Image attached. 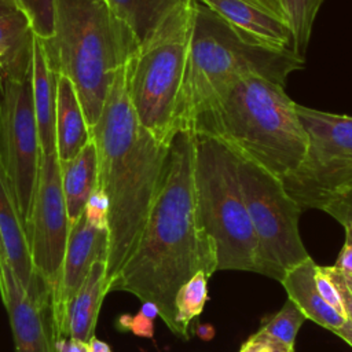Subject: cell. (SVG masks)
<instances>
[{
	"label": "cell",
	"mask_w": 352,
	"mask_h": 352,
	"mask_svg": "<svg viewBox=\"0 0 352 352\" xmlns=\"http://www.w3.org/2000/svg\"><path fill=\"white\" fill-rule=\"evenodd\" d=\"M194 162V133L176 132L143 231L109 286V293L126 292L142 302L155 304L160 318L176 336L177 290L197 272L209 278L217 271L214 245L197 217Z\"/></svg>",
	"instance_id": "1"
},
{
	"label": "cell",
	"mask_w": 352,
	"mask_h": 352,
	"mask_svg": "<svg viewBox=\"0 0 352 352\" xmlns=\"http://www.w3.org/2000/svg\"><path fill=\"white\" fill-rule=\"evenodd\" d=\"M124 66L109 89L98 121L91 126L99 187L109 202V286L138 243L169 150V144L154 139L138 121L126 95Z\"/></svg>",
	"instance_id": "2"
},
{
	"label": "cell",
	"mask_w": 352,
	"mask_h": 352,
	"mask_svg": "<svg viewBox=\"0 0 352 352\" xmlns=\"http://www.w3.org/2000/svg\"><path fill=\"white\" fill-rule=\"evenodd\" d=\"M206 135L278 179L301 164L308 136L285 87L256 74L238 78L192 121Z\"/></svg>",
	"instance_id": "3"
},
{
	"label": "cell",
	"mask_w": 352,
	"mask_h": 352,
	"mask_svg": "<svg viewBox=\"0 0 352 352\" xmlns=\"http://www.w3.org/2000/svg\"><path fill=\"white\" fill-rule=\"evenodd\" d=\"M194 16L176 132L190 131L195 117L238 78L256 74L285 87L304 67V58L258 44L228 25L205 4L192 0Z\"/></svg>",
	"instance_id": "4"
},
{
	"label": "cell",
	"mask_w": 352,
	"mask_h": 352,
	"mask_svg": "<svg viewBox=\"0 0 352 352\" xmlns=\"http://www.w3.org/2000/svg\"><path fill=\"white\" fill-rule=\"evenodd\" d=\"M44 44L54 70L72 81L94 126L138 40L103 0H54V32Z\"/></svg>",
	"instance_id": "5"
},
{
	"label": "cell",
	"mask_w": 352,
	"mask_h": 352,
	"mask_svg": "<svg viewBox=\"0 0 352 352\" xmlns=\"http://www.w3.org/2000/svg\"><path fill=\"white\" fill-rule=\"evenodd\" d=\"M195 208L212 239L217 271H252L268 276L242 195L236 155L219 140L194 133Z\"/></svg>",
	"instance_id": "6"
},
{
	"label": "cell",
	"mask_w": 352,
	"mask_h": 352,
	"mask_svg": "<svg viewBox=\"0 0 352 352\" xmlns=\"http://www.w3.org/2000/svg\"><path fill=\"white\" fill-rule=\"evenodd\" d=\"M192 16V0L180 1L124 66L126 95L138 121L164 144L176 135Z\"/></svg>",
	"instance_id": "7"
},
{
	"label": "cell",
	"mask_w": 352,
	"mask_h": 352,
	"mask_svg": "<svg viewBox=\"0 0 352 352\" xmlns=\"http://www.w3.org/2000/svg\"><path fill=\"white\" fill-rule=\"evenodd\" d=\"M308 136L298 168L280 179L286 192L302 209H319L352 191V117L297 104Z\"/></svg>",
	"instance_id": "8"
},
{
	"label": "cell",
	"mask_w": 352,
	"mask_h": 352,
	"mask_svg": "<svg viewBox=\"0 0 352 352\" xmlns=\"http://www.w3.org/2000/svg\"><path fill=\"white\" fill-rule=\"evenodd\" d=\"M238 160L245 205L268 276L280 282L285 272L309 258L298 231L302 209L286 192L280 179L258 165Z\"/></svg>",
	"instance_id": "9"
},
{
	"label": "cell",
	"mask_w": 352,
	"mask_h": 352,
	"mask_svg": "<svg viewBox=\"0 0 352 352\" xmlns=\"http://www.w3.org/2000/svg\"><path fill=\"white\" fill-rule=\"evenodd\" d=\"M40 158L30 63L19 72H0V162L25 228L37 184Z\"/></svg>",
	"instance_id": "10"
},
{
	"label": "cell",
	"mask_w": 352,
	"mask_h": 352,
	"mask_svg": "<svg viewBox=\"0 0 352 352\" xmlns=\"http://www.w3.org/2000/svg\"><path fill=\"white\" fill-rule=\"evenodd\" d=\"M70 226L56 153L41 154L26 235L34 275L51 296L59 285Z\"/></svg>",
	"instance_id": "11"
},
{
	"label": "cell",
	"mask_w": 352,
	"mask_h": 352,
	"mask_svg": "<svg viewBox=\"0 0 352 352\" xmlns=\"http://www.w3.org/2000/svg\"><path fill=\"white\" fill-rule=\"evenodd\" d=\"M109 231L92 224L84 214L72 221L69 239L62 263L58 289L51 296V309L56 338H65L69 305L85 280L92 264L99 258L107 260Z\"/></svg>",
	"instance_id": "12"
},
{
	"label": "cell",
	"mask_w": 352,
	"mask_h": 352,
	"mask_svg": "<svg viewBox=\"0 0 352 352\" xmlns=\"http://www.w3.org/2000/svg\"><path fill=\"white\" fill-rule=\"evenodd\" d=\"M3 265L4 289L1 301L10 318L15 352H60L56 338L51 294L28 293L12 271Z\"/></svg>",
	"instance_id": "13"
},
{
	"label": "cell",
	"mask_w": 352,
	"mask_h": 352,
	"mask_svg": "<svg viewBox=\"0 0 352 352\" xmlns=\"http://www.w3.org/2000/svg\"><path fill=\"white\" fill-rule=\"evenodd\" d=\"M258 44L293 52V36L286 19L263 0H198Z\"/></svg>",
	"instance_id": "14"
},
{
	"label": "cell",
	"mask_w": 352,
	"mask_h": 352,
	"mask_svg": "<svg viewBox=\"0 0 352 352\" xmlns=\"http://www.w3.org/2000/svg\"><path fill=\"white\" fill-rule=\"evenodd\" d=\"M0 250L3 263L12 271L21 286L32 294L51 292L34 275L26 228L10 190L0 162Z\"/></svg>",
	"instance_id": "15"
},
{
	"label": "cell",
	"mask_w": 352,
	"mask_h": 352,
	"mask_svg": "<svg viewBox=\"0 0 352 352\" xmlns=\"http://www.w3.org/2000/svg\"><path fill=\"white\" fill-rule=\"evenodd\" d=\"M315 265L316 263L309 257L285 272L280 283L287 298L298 307L307 319L334 333L352 346V323L319 296L314 279Z\"/></svg>",
	"instance_id": "16"
},
{
	"label": "cell",
	"mask_w": 352,
	"mask_h": 352,
	"mask_svg": "<svg viewBox=\"0 0 352 352\" xmlns=\"http://www.w3.org/2000/svg\"><path fill=\"white\" fill-rule=\"evenodd\" d=\"M32 100L41 154L55 153L56 72L51 65L44 40L36 34L32 43Z\"/></svg>",
	"instance_id": "17"
},
{
	"label": "cell",
	"mask_w": 352,
	"mask_h": 352,
	"mask_svg": "<svg viewBox=\"0 0 352 352\" xmlns=\"http://www.w3.org/2000/svg\"><path fill=\"white\" fill-rule=\"evenodd\" d=\"M91 140V128L72 81L56 73L55 153L58 160H72Z\"/></svg>",
	"instance_id": "18"
},
{
	"label": "cell",
	"mask_w": 352,
	"mask_h": 352,
	"mask_svg": "<svg viewBox=\"0 0 352 352\" xmlns=\"http://www.w3.org/2000/svg\"><path fill=\"white\" fill-rule=\"evenodd\" d=\"M107 293V260L99 258L92 264L85 280L69 305L65 338L88 344L95 337L98 316Z\"/></svg>",
	"instance_id": "19"
},
{
	"label": "cell",
	"mask_w": 352,
	"mask_h": 352,
	"mask_svg": "<svg viewBox=\"0 0 352 352\" xmlns=\"http://www.w3.org/2000/svg\"><path fill=\"white\" fill-rule=\"evenodd\" d=\"M59 170L67 214L70 221H74L84 212L89 197L99 184L98 154L94 140L72 160L59 161Z\"/></svg>",
	"instance_id": "20"
},
{
	"label": "cell",
	"mask_w": 352,
	"mask_h": 352,
	"mask_svg": "<svg viewBox=\"0 0 352 352\" xmlns=\"http://www.w3.org/2000/svg\"><path fill=\"white\" fill-rule=\"evenodd\" d=\"M33 34L22 11L0 16V72H19L30 66Z\"/></svg>",
	"instance_id": "21"
},
{
	"label": "cell",
	"mask_w": 352,
	"mask_h": 352,
	"mask_svg": "<svg viewBox=\"0 0 352 352\" xmlns=\"http://www.w3.org/2000/svg\"><path fill=\"white\" fill-rule=\"evenodd\" d=\"M126 25L139 44L151 36L164 18L183 0H103Z\"/></svg>",
	"instance_id": "22"
},
{
	"label": "cell",
	"mask_w": 352,
	"mask_h": 352,
	"mask_svg": "<svg viewBox=\"0 0 352 352\" xmlns=\"http://www.w3.org/2000/svg\"><path fill=\"white\" fill-rule=\"evenodd\" d=\"M208 279L209 278L204 272H197L176 293L175 308L177 337L183 340H188L190 323L205 307L208 300Z\"/></svg>",
	"instance_id": "23"
},
{
	"label": "cell",
	"mask_w": 352,
	"mask_h": 352,
	"mask_svg": "<svg viewBox=\"0 0 352 352\" xmlns=\"http://www.w3.org/2000/svg\"><path fill=\"white\" fill-rule=\"evenodd\" d=\"M324 0H280L293 36V52L304 58L316 14Z\"/></svg>",
	"instance_id": "24"
},
{
	"label": "cell",
	"mask_w": 352,
	"mask_h": 352,
	"mask_svg": "<svg viewBox=\"0 0 352 352\" xmlns=\"http://www.w3.org/2000/svg\"><path fill=\"white\" fill-rule=\"evenodd\" d=\"M305 320V315L292 300L287 298L283 307L274 316L265 320L258 330L294 351L296 336Z\"/></svg>",
	"instance_id": "25"
},
{
	"label": "cell",
	"mask_w": 352,
	"mask_h": 352,
	"mask_svg": "<svg viewBox=\"0 0 352 352\" xmlns=\"http://www.w3.org/2000/svg\"><path fill=\"white\" fill-rule=\"evenodd\" d=\"M314 279H315V286L319 293V296L330 305L333 307L337 312H340L342 316H345L342 301L340 297V293L337 287L334 286L331 278L329 276L324 265H315V272H314ZM346 318V316H345Z\"/></svg>",
	"instance_id": "26"
},
{
	"label": "cell",
	"mask_w": 352,
	"mask_h": 352,
	"mask_svg": "<svg viewBox=\"0 0 352 352\" xmlns=\"http://www.w3.org/2000/svg\"><path fill=\"white\" fill-rule=\"evenodd\" d=\"M84 214L92 224L107 228L109 202L104 192L99 187V184H98V188L89 197L84 209Z\"/></svg>",
	"instance_id": "27"
},
{
	"label": "cell",
	"mask_w": 352,
	"mask_h": 352,
	"mask_svg": "<svg viewBox=\"0 0 352 352\" xmlns=\"http://www.w3.org/2000/svg\"><path fill=\"white\" fill-rule=\"evenodd\" d=\"M324 268L340 293L345 316L352 323V275L336 268L334 265L324 267Z\"/></svg>",
	"instance_id": "28"
},
{
	"label": "cell",
	"mask_w": 352,
	"mask_h": 352,
	"mask_svg": "<svg viewBox=\"0 0 352 352\" xmlns=\"http://www.w3.org/2000/svg\"><path fill=\"white\" fill-rule=\"evenodd\" d=\"M323 212L336 219L345 231L352 232V191L342 194L329 202L323 208Z\"/></svg>",
	"instance_id": "29"
},
{
	"label": "cell",
	"mask_w": 352,
	"mask_h": 352,
	"mask_svg": "<svg viewBox=\"0 0 352 352\" xmlns=\"http://www.w3.org/2000/svg\"><path fill=\"white\" fill-rule=\"evenodd\" d=\"M117 324L121 330H129L135 336L153 338L154 336V319L139 311L136 315H122L118 318Z\"/></svg>",
	"instance_id": "30"
},
{
	"label": "cell",
	"mask_w": 352,
	"mask_h": 352,
	"mask_svg": "<svg viewBox=\"0 0 352 352\" xmlns=\"http://www.w3.org/2000/svg\"><path fill=\"white\" fill-rule=\"evenodd\" d=\"M239 352H294V351L289 349L283 344L278 342L276 340L257 330L243 342Z\"/></svg>",
	"instance_id": "31"
},
{
	"label": "cell",
	"mask_w": 352,
	"mask_h": 352,
	"mask_svg": "<svg viewBox=\"0 0 352 352\" xmlns=\"http://www.w3.org/2000/svg\"><path fill=\"white\" fill-rule=\"evenodd\" d=\"M333 265L336 268L352 275V232L345 231V242H344L342 249L340 250V254Z\"/></svg>",
	"instance_id": "32"
},
{
	"label": "cell",
	"mask_w": 352,
	"mask_h": 352,
	"mask_svg": "<svg viewBox=\"0 0 352 352\" xmlns=\"http://www.w3.org/2000/svg\"><path fill=\"white\" fill-rule=\"evenodd\" d=\"M59 346L60 352H88V344L72 338H63L59 342Z\"/></svg>",
	"instance_id": "33"
},
{
	"label": "cell",
	"mask_w": 352,
	"mask_h": 352,
	"mask_svg": "<svg viewBox=\"0 0 352 352\" xmlns=\"http://www.w3.org/2000/svg\"><path fill=\"white\" fill-rule=\"evenodd\" d=\"M88 352H111V349L104 341H100L96 337H94L88 342Z\"/></svg>",
	"instance_id": "34"
},
{
	"label": "cell",
	"mask_w": 352,
	"mask_h": 352,
	"mask_svg": "<svg viewBox=\"0 0 352 352\" xmlns=\"http://www.w3.org/2000/svg\"><path fill=\"white\" fill-rule=\"evenodd\" d=\"M21 11L15 3V0H0V16L7 15V14H12Z\"/></svg>",
	"instance_id": "35"
},
{
	"label": "cell",
	"mask_w": 352,
	"mask_h": 352,
	"mask_svg": "<svg viewBox=\"0 0 352 352\" xmlns=\"http://www.w3.org/2000/svg\"><path fill=\"white\" fill-rule=\"evenodd\" d=\"M263 1H265L270 7H272L276 12H279V14L286 19L285 12H283V8H282V3H280V0H263ZM286 22H287V21H286Z\"/></svg>",
	"instance_id": "36"
},
{
	"label": "cell",
	"mask_w": 352,
	"mask_h": 352,
	"mask_svg": "<svg viewBox=\"0 0 352 352\" xmlns=\"http://www.w3.org/2000/svg\"><path fill=\"white\" fill-rule=\"evenodd\" d=\"M3 256H1V250H0V296L3 294V289H4V280H3Z\"/></svg>",
	"instance_id": "37"
}]
</instances>
